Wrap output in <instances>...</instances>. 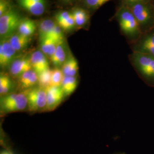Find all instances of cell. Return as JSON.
I'll list each match as a JSON object with an SVG mask.
<instances>
[{"mask_svg":"<svg viewBox=\"0 0 154 154\" xmlns=\"http://www.w3.org/2000/svg\"><path fill=\"white\" fill-rule=\"evenodd\" d=\"M110 0H85L86 5L93 9L99 8Z\"/></svg>","mask_w":154,"mask_h":154,"instance_id":"26","label":"cell"},{"mask_svg":"<svg viewBox=\"0 0 154 154\" xmlns=\"http://www.w3.org/2000/svg\"><path fill=\"white\" fill-rule=\"evenodd\" d=\"M24 91L28 97V111L37 112L46 110L47 105L46 88L37 86Z\"/></svg>","mask_w":154,"mask_h":154,"instance_id":"3","label":"cell"},{"mask_svg":"<svg viewBox=\"0 0 154 154\" xmlns=\"http://www.w3.org/2000/svg\"><path fill=\"white\" fill-rule=\"evenodd\" d=\"M11 10V6L7 0H0V17Z\"/></svg>","mask_w":154,"mask_h":154,"instance_id":"27","label":"cell"},{"mask_svg":"<svg viewBox=\"0 0 154 154\" xmlns=\"http://www.w3.org/2000/svg\"><path fill=\"white\" fill-rule=\"evenodd\" d=\"M75 25L82 26L88 22V13L81 8L75 9L72 13Z\"/></svg>","mask_w":154,"mask_h":154,"instance_id":"22","label":"cell"},{"mask_svg":"<svg viewBox=\"0 0 154 154\" xmlns=\"http://www.w3.org/2000/svg\"><path fill=\"white\" fill-rule=\"evenodd\" d=\"M36 24L33 20L29 18L22 19L18 29V33L30 37L36 30Z\"/></svg>","mask_w":154,"mask_h":154,"instance_id":"20","label":"cell"},{"mask_svg":"<svg viewBox=\"0 0 154 154\" xmlns=\"http://www.w3.org/2000/svg\"><path fill=\"white\" fill-rule=\"evenodd\" d=\"M14 83L10 76L1 72L0 75V96L14 92Z\"/></svg>","mask_w":154,"mask_h":154,"instance_id":"19","label":"cell"},{"mask_svg":"<svg viewBox=\"0 0 154 154\" xmlns=\"http://www.w3.org/2000/svg\"><path fill=\"white\" fill-rule=\"evenodd\" d=\"M134 60L138 70L142 73L154 61V57L148 53L136 51L134 54Z\"/></svg>","mask_w":154,"mask_h":154,"instance_id":"13","label":"cell"},{"mask_svg":"<svg viewBox=\"0 0 154 154\" xmlns=\"http://www.w3.org/2000/svg\"><path fill=\"white\" fill-rule=\"evenodd\" d=\"M118 21L122 30L128 34H133L138 30L139 23L131 11L123 9L118 15Z\"/></svg>","mask_w":154,"mask_h":154,"instance_id":"4","label":"cell"},{"mask_svg":"<svg viewBox=\"0 0 154 154\" xmlns=\"http://www.w3.org/2000/svg\"><path fill=\"white\" fill-rule=\"evenodd\" d=\"M56 25L51 20H45L40 22L39 25V38L49 37Z\"/></svg>","mask_w":154,"mask_h":154,"instance_id":"21","label":"cell"},{"mask_svg":"<svg viewBox=\"0 0 154 154\" xmlns=\"http://www.w3.org/2000/svg\"><path fill=\"white\" fill-rule=\"evenodd\" d=\"M78 84V80L77 77L64 76L61 83V87L65 97H67L74 92Z\"/></svg>","mask_w":154,"mask_h":154,"instance_id":"18","label":"cell"},{"mask_svg":"<svg viewBox=\"0 0 154 154\" xmlns=\"http://www.w3.org/2000/svg\"><path fill=\"white\" fill-rule=\"evenodd\" d=\"M142 74L146 77L154 78V61L149 66L143 71Z\"/></svg>","mask_w":154,"mask_h":154,"instance_id":"29","label":"cell"},{"mask_svg":"<svg viewBox=\"0 0 154 154\" xmlns=\"http://www.w3.org/2000/svg\"><path fill=\"white\" fill-rule=\"evenodd\" d=\"M131 11L139 23H145L148 22L151 18V13L149 8L142 2L132 4Z\"/></svg>","mask_w":154,"mask_h":154,"instance_id":"10","label":"cell"},{"mask_svg":"<svg viewBox=\"0 0 154 154\" xmlns=\"http://www.w3.org/2000/svg\"><path fill=\"white\" fill-rule=\"evenodd\" d=\"M22 19L17 11L11 9L0 17V36L1 41L7 40L18 30Z\"/></svg>","mask_w":154,"mask_h":154,"instance_id":"2","label":"cell"},{"mask_svg":"<svg viewBox=\"0 0 154 154\" xmlns=\"http://www.w3.org/2000/svg\"><path fill=\"white\" fill-rule=\"evenodd\" d=\"M140 51L148 53L154 57V46L153 45L142 44Z\"/></svg>","mask_w":154,"mask_h":154,"instance_id":"28","label":"cell"},{"mask_svg":"<svg viewBox=\"0 0 154 154\" xmlns=\"http://www.w3.org/2000/svg\"><path fill=\"white\" fill-rule=\"evenodd\" d=\"M47 92V105L46 111H51L61 104L65 98L63 91L61 86H51L46 88Z\"/></svg>","mask_w":154,"mask_h":154,"instance_id":"6","label":"cell"},{"mask_svg":"<svg viewBox=\"0 0 154 154\" xmlns=\"http://www.w3.org/2000/svg\"><path fill=\"white\" fill-rule=\"evenodd\" d=\"M32 69L39 75L50 69L48 57L41 50L34 51L30 57Z\"/></svg>","mask_w":154,"mask_h":154,"instance_id":"9","label":"cell"},{"mask_svg":"<svg viewBox=\"0 0 154 154\" xmlns=\"http://www.w3.org/2000/svg\"><path fill=\"white\" fill-rule=\"evenodd\" d=\"M127 2L130 3L131 4H135V3H138V2H142L144 0H126Z\"/></svg>","mask_w":154,"mask_h":154,"instance_id":"32","label":"cell"},{"mask_svg":"<svg viewBox=\"0 0 154 154\" xmlns=\"http://www.w3.org/2000/svg\"><path fill=\"white\" fill-rule=\"evenodd\" d=\"M66 59L65 45L64 41H62L58 43L55 52L50 60L55 68H60L65 62Z\"/></svg>","mask_w":154,"mask_h":154,"instance_id":"12","label":"cell"},{"mask_svg":"<svg viewBox=\"0 0 154 154\" xmlns=\"http://www.w3.org/2000/svg\"><path fill=\"white\" fill-rule=\"evenodd\" d=\"M8 41L11 46L18 52L26 48L31 39L29 37H26L17 33L14 34L11 37L8 39Z\"/></svg>","mask_w":154,"mask_h":154,"instance_id":"16","label":"cell"},{"mask_svg":"<svg viewBox=\"0 0 154 154\" xmlns=\"http://www.w3.org/2000/svg\"><path fill=\"white\" fill-rule=\"evenodd\" d=\"M32 69L30 57H21L16 58L9 67V74L11 77L18 78L24 72Z\"/></svg>","mask_w":154,"mask_h":154,"instance_id":"7","label":"cell"},{"mask_svg":"<svg viewBox=\"0 0 154 154\" xmlns=\"http://www.w3.org/2000/svg\"><path fill=\"white\" fill-rule=\"evenodd\" d=\"M41 51L49 59L54 54L58 42L50 37L39 38Z\"/></svg>","mask_w":154,"mask_h":154,"instance_id":"17","label":"cell"},{"mask_svg":"<svg viewBox=\"0 0 154 154\" xmlns=\"http://www.w3.org/2000/svg\"><path fill=\"white\" fill-rule=\"evenodd\" d=\"M51 70H48L43 72L38 75V86L48 88L51 86Z\"/></svg>","mask_w":154,"mask_h":154,"instance_id":"23","label":"cell"},{"mask_svg":"<svg viewBox=\"0 0 154 154\" xmlns=\"http://www.w3.org/2000/svg\"><path fill=\"white\" fill-rule=\"evenodd\" d=\"M143 44L150 45L154 46V34L150 35L144 39L142 42Z\"/></svg>","mask_w":154,"mask_h":154,"instance_id":"30","label":"cell"},{"mask_svg":"<svg viewBox=\"0 0 154 154\" xmlns=\"http://www.w3.org/2000/svg\"><path fill=\"white\" fill-rule=\"evenodd\" d=\"M1 154H14L13 152L11 151L10 149H4L2 151H1Z\"/></svg>","mask_w":154,"mask_h":154,"instance_id":"31","label":"cell"},{"mask_svg":"<svg viewBox=\"0 0 154 154\" xmlns=\"http://www.w3.org/2000/svg\"><path fill=\"white\" fill-rule=\"evenodd\" d=\"M20 5L34 16L42 15L45 11V2L29 0H17Z\"/></svg>","mask_w":154,"mask_h":154,"instance_id":"11","label":"cell"},{"mask_svg":"<svg viewBox=\"0 0 154 154\" xmlns=\"http://www.w3.org/2000/svg\"><path fill=\"white\" fill-rule=\"evenodd\" d=\"M29 1H34V2H45V0H29Z\"/></svg>","mask_w":154,"mask_h":154,"instance_id":"33","label":"cell"},{"mask_svg":"<svg viewBox=\"0 0 154 154\" xmlns=\"http://www.w3.org/2000/svg\"><path fill=\"white\" fill-rule=\"evenodd\" d=\"M62 29L58 25H56L49 37L54 39L58 43L64 41V35Z\"/></svg>","mask_w":154,"mask_h":154,"instance_id":"25","label":"cell"},{"mask_svg":"<svg viewBox=\"0 0 154 154\" xmlns=\"http://www.w3.org/2000/svg\"><path fill=\"white\" fill-rule=\"evenodd\" d=\"M17 79L18 88L22 91L36 87L38 85V75L33 69L24 72Z\"/></svg>","mask_w":154,"mask_h":154,"instance_id":"8","label":"cell"},{"mask_svg":"<svg viewBox=\"0 0 154 154\" xmlns=\"http://www.w3.org/2000/svg\"><path fill=\"white\" fill-rule=\"evenodd\" d=\"M61 69L65 76L76 77L78 72L79 67L75 58L70 54L67 58L65 62L62 66Z\"/></svg>","mask_w":154,"mask_h":154,"instance_id":"15","label":"cell"},{"mask_svg":"<svg viewBox=\"0 0 154 154\" xmlns=\"http://www.w3.org/2000/svg\"><path fill=\"white\" fill-rule=\"evenodd\" d=\"M17 51L9 43L8 39L1 41L0 44V66L2 69L9 68L16 58Z\"/></svg>","mask_w":154,"mask_h":154,"instance_id":"5","label":"cell"},{"mask_svg":"<svg viewBox=\"0 0 154 154\" xmlns=\"http://www.w3.org/2000/svg\"><path fill=\"white\" fill-rule=\"evenodd\" d=\"M64 1H65L66 2H69V1H72V0H64Z\"/></svg>","mask_w":154,"mask_h":154,"instance_id":"34","label":"cell"},{"mask_svg":"<svg viewBox=\"0 0 154 154\" xmlns=\"http://www.w3.org/2000/svg\"><path fill=\"white\" fill-rule=\"evenodd\" d=\"M28 105V97L25 91H14L0 97L1 115L27 110Z\"/></svg>","mask_w":154,"mask_h":154,"instance_id":"1","label":"cell"},{"mask_svg":"<svg viewBox=\"0 0 154 154\" xmlns=\"http://www.w3.org/2000/svg\"><path fill=\"white\" fill-rule=\"evenodd\" d=\"M64 74L60 68H54L51 70V86H61Z\"/></svg>","mask_w":154,"mask_h":154,"instance_id":"24","label":"cell"},{"mask_svg":"<svg viewBox=\"0 0 154 154\" xmlns=\"http://www.w3.org/2000/svg\"><path fill=\"white\" fill-rule=\"evenodd\" d=\"M55 18L58 25L64 30H71L75 26L72 13L67 11H61L56 15Z\"/></svg>","mask_w":154,"mask_h":154,"instance_id":"14","label":"cell"}]
</instances>
